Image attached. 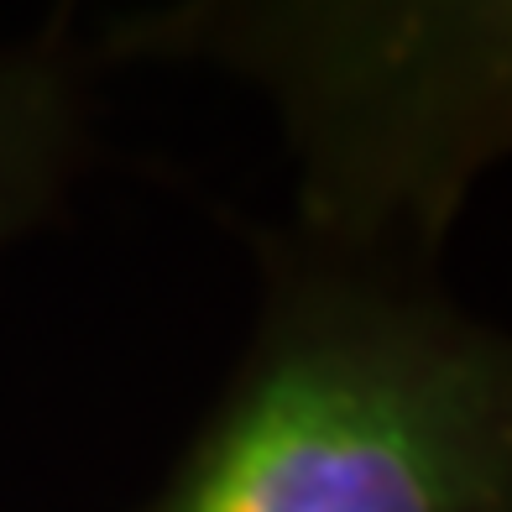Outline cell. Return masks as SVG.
I'll list each match as a JSON object with an SVG mask.
<instances>
[{"label": "cell", "mask_w": 512, "mask_h": 512, "mask_svg": "<svg viewBox=\"0 0 512 512\" xmlns=\"http://www.w3.org/2000/svg\"><path fill=\"white\" fill-rule=\"evenodd\" d=\"M105 79L84 6L0 32V262L53 230L95 168Z\"/></svg>", "instance_id": "obj_3"}, {"label": "cell", "mask_w": 512, "mask_h": 512, "mask_svg": "<svg viewBox=\"0 0 512 512\" xmlns=\"http://www.w3.org/2000/svg\"><path fill=\"white\" fill-rule=\"evenodd\" d=\"M256 309L215 403L131 512H512V324L445 267L220 209Z\"/></svg>", "instance_id": "obj_1"}, {"label": "cell", "mask_w": 512, "mask_h": 512, "mask_svg": "<svg viewBox=\"0 0 512 512\" xmlns=\"http://www.w3.org/2000/svg\"><path fill=\"white\" fill-rule=\"evenodd\" d=\"M105 74L199 68L262 95L293 157L288 225L445 267L512 157V0H142L89 11Z\"/></svg>", "instance_id": "obj_2"}]
</instances>
